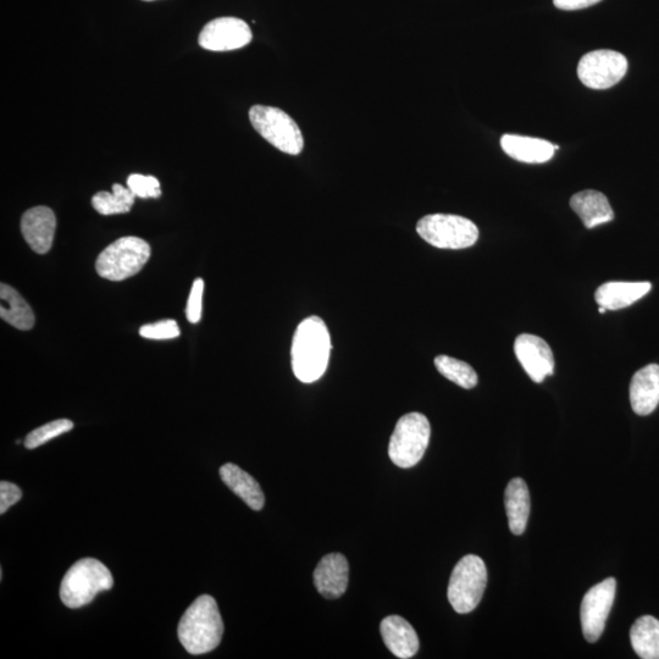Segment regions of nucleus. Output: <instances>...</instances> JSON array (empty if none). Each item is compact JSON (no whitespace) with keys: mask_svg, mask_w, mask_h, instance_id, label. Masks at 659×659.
<instances>
[{"mask_svg":"<svg viewBox=\"0 0 659 659\" xmlns=\"http://www.w3.org/2000/svg\"><path fill=\"white\" fill-rule=\"evenodd\" d=\"M74 429V423L69 419H58L54 422L48 423L37 428L25 439V447L27 450H35V448L41 447L44 443H47L55 437L69 433V431Z\"/></svg>","mask_w":659,"mask_h":659,"instance_id":"26","label":"nucleus"},{"mask_svg":"<svg viewBox=\"0 0 659 659\" xmlns=\"http://www.w3.org/2000/svg\"><path fill=\"white\" fill-rule=\"evenodd\" d=\"M630 403L633 411L641 417L656 411L659 404V365H647L633 376Z\"/></svg>","mask_w":659,"mask_h":659,"instance_id":"15","label":"nucleus"},{"mask_svg":"<svg viewBox=\"0 0 659 659\" xmlns=\"http://www.w3.org/2000/svg\"><path fill=\"white\" fill-rule=\"evenodd\" d=\"M487 585L485 562L478 556H465L454 567L448 584V601L459 614L473 612L479 606Z\"/></svg>","mask_w":659,"mask_h":659,"instance_id":"6","label":"nucleus"},{"mask_svg":"<svg viewBox=\"0 0 659 659\" xmlns=\"http://www.w3.org/2000/svg\"><path fill=\"white\" fill-rule=\"evenodd\" d=\"M0 317L14 328L27 331L35 325V314L30 304L9 285H0Z\"/></svg>","mask_w":659,"mask_h":659,"instance_id":"22","label":"nucleus"},{"mask_svg":"<svg viewBox=\"0 0 659 659\" xmlns=\"http://www.w3.org/2000/svg\"><path fill=\"white\" fill-rule=\"evenodd\" d=\"M127 187L138 198L149 199L162 196V188H160L157 177L154 176L132 174L127 179Z\"/></svg>","mask_w":659,"mask_h":659,"instance_id":"27","label":"nucleus"},{"mask_svg":"<svg viewBox=\"0 0 659 659\" xmlns=\"http://www.w3.org/2000/svg\"><path fill=\"white\" fill-rule=\"evenodd\" d=\"M652 289L650 282H607L598 287L595 301L598 306L609 310L630 307L645 297Z\"/></svg>","mask_w":659,"mask_h":659,"instance_id":"18","label":"nucleus"},{"mask_svg":"<svg viewBox=\"0 0 659 659\" xmlns=\"http://www.w3.org/2000/svg\"><path fill=\"white\" fill-rule=\"evenodd\" d=\"M417 232L429 245L441 249H464L475 245L479 229L472 220L451 214L426 215Z\"/></svg>","mask_w":659,"mask_h":659,"instance_id":"7","label":"nucleus"},{"mask_svg":"<svg viewBox=\"0 0 659 659\" xmlns=\"http://www.w3.org/2000/svg\"><path fill=\"white\" fill-rule=\"evenodd\" d=\"M136 196L129 187L115 184L113 192H98L92 198V206L102 215H116L129 213L134 207Z\"/></svg>","mask_w":659,"mask_h":659,"instance_id":"24","label":"nucleus"},{"mask_svg":"<svg viewBox=\"0 0 659 659\" xmlns=\"http://www.w3.org/2000/svg\"><path fill=\"white\" fill-rule=\"evenodd\" d=\"M330 332L319 317L304 319L297 326L292 342V369L304 384H312L325 374L331 353Z\"/></svg>","mask_w":659,"mask_h":659,"instance_id":"1","label":"nucleus"},{"mask_svg":"<svg viewBox=\"0 0 659 659\" xmlns=\"http://www.w3.org/2000/svg\"><path fill=\"white\" fill-rule=\"evenodd\" d=\"M203 292L204 281L202 279H196L195 282H193L190 297H188L186 307L187 320L192 324L199 323V320L202 318Z\"/></svg>","mask_w":659,"mask_h":659,"instance_id":"29","label":"nucleus"},{"mask_svg":"<svg viewBox=\"0 0 659 659\" xmlns=\"http://www.w3.org/2000/svg\"><path fill=\"white\" fill-rule=\"evenodd\" d=\"M616 590V579L608 578L586 592L581 602L580 619L587 641L596 642L601 638L616 598Z\"/></svg>","mask_w":659,"mask_h":659,"instance_id":"10","label":"nucleus"},{"mask_svg":"<svg viewBox=\"0 0 659 659\" xmlns=\"http://www.w3.org/2000/svg\"><path fill=\"white\" fill-rule=\"evenodd\" d=\"M145 2H153V0H145Z\"/></svg>","mask_w":659,"mask_h":659,"instance_id":"32","label":"nucleus"},{"mask_svg":"<svg viewBox=\"0 0 659 659\" xmlns=\"http://www.w3.org/2000/svg\"><path fill=\"white\" fill-rule=\"evenodd\" d=\"M435 367L441 375L461 386L462 389L470 390L478 385V374L468 363L459 361V359L439 356L435 358Z\"/></svg>","mask_w":659,"mask_h":659,"instance_id":"25","label":"nucleus"},{"mask_svg":"<svg viewBox=\"0 0 659 659\" xmlns=\"http://www.w3.org/2000/svg\"><path fill=\"white\" fill-rule=\"evenodd\" d=\"M501 147L509 157L518 162L542 164L555 155L558 146L541 138L519 135H505L501 138Z\"/></svg>","mask_w":659,"mask_h":659,"instance_id":"17","label":"nucleus"},{"mask_svg":"<svg viewBox=\"0 0 659 659\" xmlns=\"http://www.w3.org/2000/svg\"><path fill=\"white\" fill-rule=\"evenodd\" d=\"M431 426L422 413L403 415L391 436L389 456L397 467L408 469L422 461L429 446Z\"/></svg>","mask_w":659,"mask_h":659,"instance_id":"5","label":"nucleus"},{"mask_svg":"<svg viewBox=\"0 0 659 659\" xmlns=\"http://www.w3.org/2000/svg\"><path fill=\"white\" fill-rule=\"evenodd\" d=\"M151 254V246L142 238H119L99 254L96 270L103 279L124 281L140 273Z\"/></svg>","mask_w":659,"mask_h":659,"instance_id":"4","label":"nucleus"},{"mask_svg":"<svg viewBox=\"0 0 659 659\" xmlns=\"http://www.w3.org/2000/svg\"><path fill=\"white\" fill-rule=\"evenodd\" d=\"M221 480L232 492L245 501L253 511H262L265 505V496L262 487L253 476L249 475L240 467L227 463L220 468Z\"/></svg>","mask_w":659,"mask_h":659,"instance_id":"20","label":"nucleus"},{"mask_svg":"<svg viewBox=\"0 0 659 659\" xmlns=\"http://www.w3.org/2000/svg\"><path fill=\"white\" fill-rule=\"evenodd\" d=\"M249 119L260 136L279 151L290 155L301 154L304 140L296 121L279 108L254 105Z\"/></svg>","mask_w":659,"mask_h":659,"instance_id":"8","label":"nucleus"},{"mask_svg":"<svg viewBox=\"0 0 659 659\" xmlns=\"http://www.w3.org/2000/svg\"><path fill=\"white\" fill-rule=\"evenodd\" d=\"M514 352L526 374L537 384L555 373V357L551 347L541 337L530 334L519 335L515 339Z\"/></svg>","mask_w":659,"mask_h":659,"instance_id":"12","label":"nucleus"},{"mask_svg":"<svg viewBox=\"0 0 659 659\" xmlns=\"http://www.w3.org/2000/svg\"><path fill=\"white\" fill-rule=\"evenodd\" d=\"M505 503L509 529L514 535H522L530 515V494L523 479L515 478L508 484Z\"/></svg>","mask_w":659,"mask_h":659,"instance_id":"21","label":"nucleus"},{"mask_svg":"<svg viewBox=\"0 0 659 659\" xmlns=\"http://www.w3.org/2000/svg\"><path fill=\"white\" fill-rule=\"evenodd\" d=\"M177 634L191 655H204L217 649L224 634L217 601L209 595L199 596L182 616Z\"/></svg>","mask_w":659,"mask_h":659,"instance_id":"2","label":"nucleus"},{"mask_svg":"<svg viewBox=\"0 0 659 659\" xmlns=\"http://www.w3.org/2000/svg\"><path fill=\"white\" fill-rule=\"evenodd\" d=\"M57 219L52 209L36 207L22 215L21 232L33 252L46 254L53 246Z\"/></svg>","mask_w":659,"mask_h":659,"instance_id":"13","label":"nucleus"},{"mask_svg":"<svg viewBox=\"0 0 659 659\" xmlns=\"http://www.w3.org/2000/svg\"><path fill=\"white\" fill-rule=\"evenodd\" d=\"M633 649L642 659H659V620L644 616L630 630Z\"/></svg>","mask_w":659,"mask_h":659,"instance_id":"23","label":"nucleus"},{"mask_svg":"<svg viewBox=\"0 0 659 659\" xmlns=\"http://www.w3.org/2000/svg\"><path fill=\"white\" fill-rule=\"evenodd\" d=\"M140 335L149 340H173L180 336V329L175 320L168 319L143 325Z\"/></svg>","mask_w":659,"mask_h":659,"instance_id":"28","label":"nucleus"},{"mask_svg":"<svg viewBox=\"0 0 659 659\" xmlns=\"http://www.w3.org/2000/svg\"><path fill=\"white\" fill-rule=\"evenodd\" d=\"M350 566L341 553H330L319 562L314 572V584L321 596L335 600L345 594L350 581Z\"/></svg>","mask_w":659,"mask_h":659,"instance_id":"14","label":"nucleus"},{"mask_svg":"<svg viewBox=\"0 0 659 659\" xmlns=\"http://www.w3.org/2000/svg\"><path fill=\"white\" fill-rule=\"evenodd\" d=\"M252 31L246 21L237 18H219L204 26L199 44L207 51L230 52L246 47L252 41Z\"/></svg>","mask_w":659,"mask_h":659,"instance_id":"11","label":"nucleus"},{"mask_svg":"<svg viewBox=\"0 0 659 659\" xmlns=\"http://www.w3.org/2000/svg\"><path fill=\"white\" fill-rule=\"evenodd\" d=\"M570 207L578 214L586 229H594L614 219L608 198L598 191L586 190L577 193L570 199Z\"/></svg>","mask_w":659,"mask_h":659,"instance_id":"19","label":"nucleus"},{"mask_svg":"<svg viewBox=\"0 0 659 659\" xmlns=\"http://www.w3.org/2000/svg\"><path fill=\"white\" fill-rule=\"evenodd\" d=\"M628 71V60L614 51L587 53L578 65V76L592 90H607L623 80Z\"/></svg>","mask_w":659,"mask_h":659,"instance_id":"9","label":"nucleus"},{"mask_svg":"<svg viewBox=\"0 0 659 659\" xmlns=\"http://www.w3.org/2000/svg\"><path fill=\"white\" fill-rule=\"evenodd\" d=\"M600 2H602V0H553V4L556 5V8L567 11L590 8L592 5Z\"/></svg>","mask_w":659,"mask_h":659,"instance_id":"31","label":"nucleus"},{"mask_svg":"<svg viewBox=\"0 0 659 659\" xmlns=\"http://www.w3.org/2000/svg\"><path fill=\"white\" fill-rule=\"evenodd\" d=\"M22 492L19 486L2 481L0 483V514L8 512L11 506L21 500Z\"/></svg>","mask_w":659,"mask_h":659,"instance_id":"30","label":"nucleus"},{"mask_svg":"<svg viewBox=\"0 0 659 659\" xmlns=\"http://www.w3.org/2000/svg\"><path fill=\"white\" fill-rule=\"evenodd\" d=\"M382 639L387 649L397 658L408 659L417 655L419 638L417 631L406 619L400 616H390L382 620L380 625Z\"/></svg>","mask_w":659,"mask_h":659,"instance_id":"16","label":"nucleus"},{"mask_svg":"<svg viewBox=\"0 0 659 659\" xmlns=\"http://www.w3.org/2000/svg\"><path fill=\"white\" fill-rule=\"evenodd\" d=\"M114 578L102 562L81 559L68 570L60 586V598L66 607L81 608L91 603L99 592L113 589Z\"/></svg>","mask_w":659,"mask_h":659,"instance_id":"3","label":"nucleus"}]
</instances>
